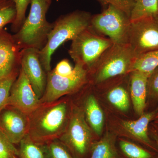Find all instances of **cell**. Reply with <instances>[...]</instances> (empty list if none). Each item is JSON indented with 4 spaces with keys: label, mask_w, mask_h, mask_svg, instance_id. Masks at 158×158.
I'll return each instance as SVG.
<instances>
[{
    "label": "cell",
    "mask_w": 158,
    "mask_h": 158,
    "mask_svg": "<svg viewBox=\"0 0 158 158\" xmlns=\"http://www.w3.org/2000/svg\"><path fill=\"white\" fill-rule=\"evenodd\" d=\"M40 50L27 48L21 50L20 66L32 88L40 99L45 92L47 73L43 67L40 59Z\"/></svg>",
    "instance_id": "9a60e30c"
},
{
    "label": "cell",
    "mask_w": 158,
    "mask_h": 158,
    "mask_svg": "<svg viewBox=\"0 0 158 158\" xmlns=\"http://www.w3.org/2000/svg\"></svg>",
    "instance_id": "e575fe53"
},
{
    "label": "cell",
    "mask_w": 158,
    "mask_h": 158,
    "mask_svg": "<svg viewBox=\"0 0 158 158\" xmlns=\"http://www.w3.org/2000/svg\"><path fill=\"white\" fill-rule=\"evenodd\" d=\"M15 4L16 16L13 23L11 24V30L16 33L23 25L26 19L27 8L31 2V0H12Z\"/></svg>",
    "instance_id": "484cf974"
},
{
    "label": "cell",
    "mask_w": 158,
    "mask_h": 158,
    "mask_svg": "<svg viewBox=\"0 0 158 158\" xmlns=\"http://www.w3.org/2000/svg\"><path fill=\"white\" fill-rule=\"evenodd\" d=\"M117 138L114 133L105 129L94 143L90 158H122L116 146Z\"/></svg>",
    "instance_id": "ac0fdd59"
},
{
    "label": "cell",
    "mask_w": 158,
    "mask_h": 158,
    "mask_svg": "<svg viewBox=\"0 0 158 158\" xmlns=\"http://www.w3.org/2000/svg\"><path fill=\"white\" fill-rule=\"evenodd\" d=\"M158 119V112L156 114L153 120V121H154V120H157Z\"/></svg>",
    "instance_id": "1f68e13d"
},
{
    "label": "cell",
    "mask_w": 158,
    "mask_h": 158,
    "mask_svg": "<svg viewBox=\"0 0 158 158\" xmlns=\"http://www.w3.org/2000/svg\"><path fill=\"white\" fill-rule=\"evenodd\" d=\"M94 87L104 111L131 118L130 114L133 109L130 95V74Z\"/></svg>",
    "instance_id": "52a82bcc"
},
{
    "label": "cell",
    "mask_w": 158,
    "mask_h": 158,
    "mask_svg": "<svg viewBox=\"0 0 158 158\" xmlns=\"http://www.w3.org/2000/svg\"><path fill=\"white\" fill-rule=\"evenodd\" d=\"M18 149L15 144L0 131V158H18Z\"/></svg>",
    "instance_id": "4316f807"
},
{
    "label": "cell",
    "mask_w": 158,
    "mask_h": 158,
    "mask_svg": "<svg viewBox=\"0 0 158 158\" xmlns=\"http://www.w3.org/2000/svg\"><path fill=\"white\" fill-rule=\"evenodd\" d=\"M89 83L88 71L77 64H75L70 75H60L52 69L47 73L46 87L40 99V102H50L64 96L73 95Z\"/></svg>",
    "instance_id": "30bf717a"
},
{
    "label": "cell",
    "mask_w": 158,
    "mask_h": 158,
    "mask_svg": "<svg viewBox=\"0 0 158 158\" xmlns=\"http://www.w3.org/2000/svg\"><path fill=\"white\" fill-rule=\"evenodd\" d=\"M53 70L58 74L62 76L70 75L73 72V68L67 59H64L59 62Z\"/></svg>",
    "instance_id": "f546056e"
},
{
    "label": "cell",
    "mask_w": 158,
    "mask_h": 158,
    "mask_svg": "<svg viewBox=\"0 0 158 158\" xmlns=\"http://www.w3.org/2000/svg\"><path fill=\"white\" fill-rule=\"evenodd\" d=\"M16 16L15 4L12 0H0V30L13 23Z\"/></svg>",
    "instance_id": "cb8c5ba5"
},
{
    "label": "cell",
    "mask_w": 158,
    "mask_h": 158,
    "mask_svg": "<svg viewBox=\"0 0 158 158\" xmlns=\"http://www.w3.org/2000/svg\"><path fill=\"white\" fill-rule=\"evenodd\" d=\"M92 15L88 11L76 10L61 15L53 23L45 46L40 51V59L47 73L52 70V56L59 46L71 40L90 25Z\"/></svg>",
    "instance_id": "7a4b0ae2"
},
{
    "label": "cell",
    "mask_w": 158,
    "mask_h": 158,
    "mask_svg": "<svg viewBox=\"0 0 158 158\" xmlns=\"http://www.w3.org/2000/svg\"><path fill=\"white\" fill-rule=\"evenodd\" d=\"M151 73L137 71L130 73V95L133 111L137 117L145 112L147 107L148 79Z\"/></svg>",
    "instance_id": "e0dca14e"
},
{
    "label": "cell",
    "mask_w": 158,
    "mask_h": 158,
    "mask_svg": "<svg viewBox=\"0 0 158 158\" xmlns=\"http://www.w3.org/2000/svg\"><path fill=\"white\" fill-rule=\"evenodd\" d=\"M113 44L111 40L89 26L72 40L68 52L75 64L83 66L88 72L104 52Z\"/></svg>",
    "instance_id": "ba28073f"
},
{
    "label": "cell",
    "mask_w": 158,
    "mask_h": 158,
    "mask_svg": "<svg viewBox=\"0 0 158 158\" xmlns=\"http://www.w3.org/2000/svg\"><path fill=\"white\" fill-rule=\"evenodd\" d=\"M72 95L81 107L88 125L100 138L105 130L106 116L93 85L88 83L78 93Z\"/></svg>",
    "instance_id": "7c38bea8"
},
{
    "label": "cell",
    "mask_w": 158,
    "mask_h": 158,
    "mask_svg": "<svg viewBox=\"0 0 158 158\" xmlns=\"http://www.w3.org/2000/svg\"><path fill=\"white\" fill-rule=\"evenodd\" d=\"M153 121L155 122L157 124H158V119H157V120H154V121Z\"/></svg>",
    "instance_id": "836d02e7"
},
{
    "label": "cell",
    "mask_w": 158,
    "mask_h": 158,
    "mask_svg": "<svg viewBox=\"0 0 158 158\" xmlns=\"http://www.w3.org/2000/svg\"><path fill=\"white\" fill-rule=\"evenodd\" d=\"M127 44L136 57L158 50V18H147L131 22Z\"/></svg>",
    "instance_id": "8fae6325"
},
{
    "label": "cell",
    "mask_w": 158,
    "mask_h": 158,
    "mask_svg": "<svg viewBox=\"0 0 158 158\" xmlns=\"http://www.w3.org/2000/svg\"><path fill=\"white\" fill-rule=\"evenodd\" d=\"M147 89V102L149 101L158 103V67L148 77Z\"/></svg>",
    "instance_id": "83f0119b"
},
{
    "label": "cell",
    "mask_w": 158,
    "mask_h": 158,
    "mask_svg": "<svg viewBox=\"0 0 158 158\" xmlns=\"http://www.w3.org/2000/svg\"><path fill=\"white\" fill-rule=\"evenodd\" d=\"M40 104V99L20 67L18 76L11 86L7 106H14L29 115Z\"/></svg>",
    "instance_id": "5bb4252c"
},
{
    "label": "cell",
    "mask_w": 158,
    "mask_h": 158,
    "mask_svg": "<svg viewBox=\"0 0 158 158\" xmlns=\"http://www.w3.org/2000/svg\"><path fill=\"white\" fill-rule=\"evenodd\" d=\"M151 17H158V0H135L130 14L131 22Z\"/></svg>",
    "instance_id": "ffe728a7"
},
{
    "label": "cell",
    "mask_w": 158,
    "mask_h": 158,
    "mask_svg": "<svg viewBox=\"0 0 158 158\" xmlns=\"http://www.w3.org/2000/svg\"><path fill=\"white\" fill-rule=\"evenodd\" d=\"M100 4L102 7L112 5L130 16L135 0H96Z\"/></svg>",
    "instance_id": "f1b7e54d"
},
{
    "label": "cell",
    "mask_w": 158,
    "mask_h": 158,
    "mask_svg": "<svg viewBox=\"0 0 158 158\" xmlns=\"http://www.w3.org/2000/svg\"><path fill=\"white\" fill-rule=\"evenodd\" d=\"M18 158H45L41 145L26 135L18 144Z\"/></svg>",
    "instance_id": "7402d4cb"
},
{
    "label": "cell",
    "mask_w": 158,
    "mask_h": 158,
    "mask_svg": "<svg viewBox=\"0 0 158 158\" xmlns=\"http://www.w3.org/2000/svg\"><path fill=\"white\" fill-rule=\"evenodd\" d=\"M158 67V50L150 51L136 57L133 64L132 71L151 73Z\"/></svg>",
    "instance_id": "44dd1931"
},
{
    "label": "cell",
    "mask_w": 158,
    "mask_h": 158,
    "mask_svg": "<svg viewBox=\"0 0 158 158\" xmlns=\"http://www.w3.org/2000/svg\"><path fill=\"white\" fill-rule=\"evenodd\" d=\"M131 22L124 11L112 5L102 7V11L93 15L90 27L98 34L108 37L113 44H127Z\"/></svg>",
    "instance_id": "9c48e42d"
},
{
    "label": "cell",
    "mask_w": 158,
    "mask_h": 158,
    "mask_svg": "<svg viewBox=\"0 0 158 158\" xmlns=\"http://www.w3.org/2000/svg\"><path fill=\"white\" fill-rule=\"evenodd\" d=\"M148 133L152 139L155 142L158 149V124L152 121L148 127Z\"/></svg>",
    "instance_id": "4dcf8cb0"
},
{
    "label": "cell",
    "mask_w": 158,
    "mask_h": 158,
    "mask_svg": "<svg viewBox=\"0 0 158 158\" xmlns=\"http://www.w3.org/2000/svg\"><path fill=\"white\" fill-rule=\"evenodd\" d=\"M46 1H47L48 2L49 4L51 5V3H52V0H46Z\"/></svg>",
    "instance_id": "d6a6232c"
},
{
    "label": "cell",
    "mask_w": 158,
    "mask_h": 158,
    "mask_svg": "<svg viewBox=\"0 0 158 158\" xmlns=\"http://www.w3.org/2000/svg\"><path fill=\"white\" fill-rule=\"evenodd\" d=\"M41 145L45 158H74L68 148L59 139Z\"/></svg>",
    "instance_id": "603a6c76"
},
{
    "label": "cell",
    "mask_w": 158,
    "mask_h": 158,
    "mask_svg": "<svg viewBox=\"0 0 158 158\" xmlns=\"http://www.w3.org/2000/svg\"><path fill=\"white\" fill-rule=\"evenodd\" d=\"M30 4L28 16L13 37L21 50L35 48L40 50L45 46L53 26L46 19L50 4L46 0H31Z\"/></svg>",
    "instance_id": "277c9868"
},
{
    "label": "cell",
    "mask_w": 158,
    "mask_h": 158,
    "mask_svg": "<svg viewBox=\"0 0 158 158\" xmlns=\"http://www.w3.org/2000/svg\"><path fill=\"white\" fill-rule=\"evenodd\" d=\"M71 97V112L67 128L59 140L74 158H90L94 143L99 139L85 119L80 105Z\"/></svg>",
    "instance_id": "5b68a950"
},
{
    "label": "cell",
    "mask_w": 158,
    "mask_h": 158,
    "mask_svg": "<svg viewBox=\"0 0 158 158\" xmlns=\"http://www.w3.org/2000/svg\"><path fill=\"white\" fill-rule=\"evenodd\" d=\"M116 146L122 158H158L157 153L126 138L117 137Z\"/></svg>",
    "instance_id": "d6986e66"
},
{
    "label": "cell",
    "mask_w": 158,
    "mask_h": 158,
    "mask_svg": "<svg viewBox=\"0 0 158 158\" xmlns=\"http://www.w3.org/2000/svg\"><path fill=\"white\" fill-rule=\"evenodd\" d=\"M71 95L55 101L41 103L29 115V135L37 144L42 145L59 139L65 132L71 112Z\"/></svg>",
    "instance_id": "6da1fadb"
},
{
    "label": "cell",
    "mask_w": 158,
    "mask_h": 158,
    "mask_svg": "<svg viewBox=\"0 0 158 158\" xmlns=\"http://www.w3.org/2000/svg\"><path fill=\"white\" fill-rule=\"evenodd\" d=\"M158 112V106L153 111L144 112L136 119H132L104 111L105 129L114 133L117 137L135 141L158 153L155 142L148 133L150 123L153 121Z\"/></svg>",
    "instance_id": "8992f818"
},
{
    "label": "cell",
    "mask_w": 158,
    "mask_h": 158,
    "mask_svg": "<svg viewBox=\"0 0 158 158\" xmlns=\"http://www.w3.org/2000/svg\"><path fill=\"white\" fill-rule=\"evenodd\" d=\"M135 55L128 44H115L104 52L88 72L90 83L94 86L129 74Z\"/></svg>",
    "instance_id": "3957f363"
},
{
    "label": "cell",
    "mask_w": 158,
    "mask_h": 158,
    "mask_svg": "<svg viewBox=\"0 0 158 158\" xmlns=\"http://www.w3.org/2000/svg\"><path fill=\"white\" fill-rule=\"evenodd\" d=\"M21 51L13 35L0 30V80L19 72Z\"/></svg>",
    "instance_id": "2e32d148"
},
{
    "label": "cell",
    "mask_w": 158,
    "mask_h": 158,
    "mask_svg": "<svg viewBox=\"0 0 158 158\" xmlns=\"http://www.w3.org/2000/svg\"><path fill=\"white\" fill-rule=\"evenodd\" d=\"M29 129V115L19 109L7 106L0 112V131L13 144L18 145Z\"/></svg>",
    "instance_id": "4fadbf2b"
},
{
    "label": "cell",
    "mask_w": 158,
    "mask_h": 158,
    "mask_svg": "<svg viewBox=\"0 0 158 158\" xmlns=\"http://www.w3.org/2000/svg\"><path fill=\"white\" fill-rule=\"evenodd\" d=\"M19 72L15 73L0 80V112L8 104L11 86L18 76Z\"/></svg>",
    "instance_id": "d4e9b609"
}]
</instances>
